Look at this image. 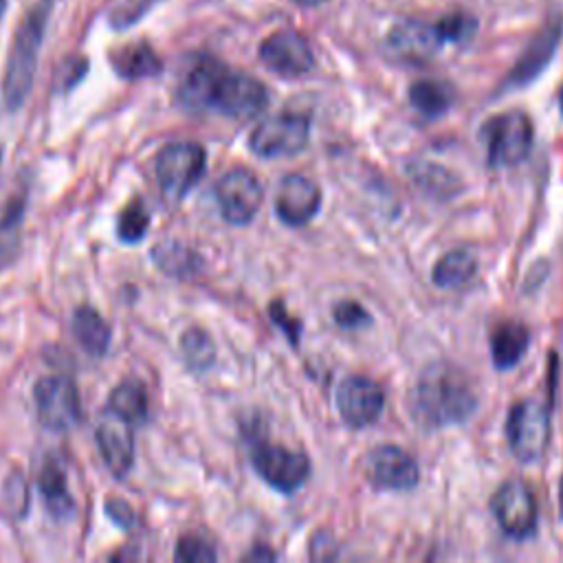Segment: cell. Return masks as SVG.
Wrapping results in <instances>:
<instances>
[{
	"instance_id": "obj_33",
	"label": "cell",
	"mask_w": 563,
	"mask_h": 563,
	"mask_svg": "<svg viewBox=\"0 0 563 563\" xmlns=\"http://www.w3.org/2000/svg\"><path fill=\"white\" fill-rule=\"evenodd\" d=\"M332 317H334L336 325H341L345 330H358V328H363V325H367L372 321L369 312L358 301H352V299L339 301L332 308Z\"/></svg>"
},
{
	"instance_id": "obj_15",
	"label": "cell",
	"mask_w": 563,
	"mask_h": 563,
	"mask_svg": "<svg viewBox=\"0 0 563 563\" xmlns=\"http://www.w3.org/2000/svg\"><path fill=\"white\" fill-rule=\"evenodd\" d=\"M444 40L435 24H427L420 20H405L387 33L383 48L385 53L402 64H427L438 55Z\"/></svg>"
},
{
	"instance_id": "obj_3",
	"label": "cell",
	"mask_w": 563,
	"mask_h": 563,
	"mask_svg": "<svg viewBox=\"0 0 563 563\" xmlns=\"http://www.w3.org/2000/svg\"><path fill=\"white\" fill-rule=\"evenodd\" d=\"M51 13H53V0H37L22 15L15 29L7 68H4V79H2V99L7 110L11 112L22 108V103L26 101L33 88L37 55L44 42Z\"/></svg>"
},
{
	"instance_id": "obj_29",
	"label": "cell",
	"mask_w": 563,
	"mask_h": 563,
	"mask_svg": "<svg viewBox=\"0 0 563 563\" xmlns=\"http://www.w3.org/2000/svg\"><path fill=\"white\" fill-rule=\"evenodd\" d=\"M409 174L413 178V183L422 189V191H429L433 196H453L457 191V180L451 172H446L444 167L440 165H433V163H416L409 167Z\"/></svg>"
},
{
	"instance_id": "obj_18",
	"label": "cell",
	"mask_w": 563,
	"mask_h": 563,
	"mask_svg": "<svg viewBox=\"0 0 563 563\" xmlns=\"http://www.w3.org/2000/svg\"><path fill=\"white\" fill-rule=\"evenodd\" d=\"M95 438H97V446H99V453H101L108 471L117 479H123L134 464L132 424L128 420H123L121 416H117L114 411L106 409L95 429Z\"/></svg>"
},
{
	"instance_id": "obj_8",
	"label": "cell",
	"mask_w": 563,
	"mask_h": 563,
	"mask_svg": "<svg viewBox=\"0 0 563 563\" xmlns=\"http://www.w3.org/2000/svg\"><path fill=\"white\" fill-rule=\"evenodd\" d=\"M490 510L501 532L515 541H523L537 530V499L532 488L519 477H510L497 486Z\"/></svg>"
},
{
	"instance_id": "obj_28",
	"label": "cell",
	"mask_w": 563,
	"mask_h": 563,
	"mask_svg": "<svg viewBox=\"0 0 563 563\" xmlns=\"http://www.w3.org/2000/svg\"><path fill=\"white\" fill-rule=\"evenodd\" d=\"M152 222V213L145 207V202L141 198H132L119 213L117 220V235L121 242L125 244H134L141 242L150 229Z\"/></svg>"
},
{
	"instance_id": "obj_7",
	"label": "cell",
	"mask_w": 563,
	"mask_h": 563,
	"mask_svg": "<svg viewBox=\"0 0 563 563\" xmlns=\"http://www.w3.org/2000/svg\"><path fill=\"white\" fill-rule=\"evenodd\" d=\"M310 139V119L299 112H279L260 121L251 136L249 150L262 158L299 154Z\"/></svg>"
},
{
	"instance_id": "obj_41",
	"label": "cell",
	"mask_w": 563,
	"mask_h": 563,
	"mask_svg": "<svg viewBox=\"0 0 563 563\" xmlns=\"http://www.w3.org/2000/svg\"><path fill=\"white\" fill-rule=\"evenodd\" d=\"M0 167H2V147H0Z\"/></svg>"
},
{
	"instance_id": "obj_17",
	"label": "cell",
	"mask_w": 563,
	"mask_h": 563,
	"mask_svg": "<svg viewBox=\"0 0 563 563\" xmlns=\"http://www.w3.org/2000/svg\"><path fill=\"white\" fill-rule=\"evenodd\" d=\"M561 35H563V20H561V15L554 13L528 42V46L519 55L517 64L508 73L506 86L521 88V86L534 81L543 73V68L550 64V59L554 57Z\"/></svg>"
},
{
	"instance_id": "obj_21",
	"label": "cell",
	"mask_w": 563,
	"mask_h": 563,
	"mask_svg": "<svg viewBox=\"0 0 563 563\" xmlns=\"http://www.w3.org/2000/svg\"><path fill=\"white\" fill-rule=\"evenodd\" d=\"M37 486H40V495H42L48 512L55 519H66L68 515H73L75 499L68 488L66 471L55 457H46L42 462L40 475H37Z\"/></svg>"
},
{
	"instance_id": "obj_9",
	"label": "cell",
	"mask_w": 563,
	"mask_h": 563,
	"mask_svg": "<svg viewBox=\"0 0 563 563\" xmlns=\"http://www.w3.org/2000/svg\"><path fill=\"white\" fill-rule=\"evenodd\" d=\"M33 398L40 422L51 431H68L81 420V398L68 376L51 374L37 378Z\"/></svg>"
},
{
	"instance_id": "obj_26",
	"label": "cell",
	"mask_w": 563,
	"mask_h": 563,
	"mask_svg": "<svg viewBox=\"0 0 563 563\" xmlns=\"http://www.w3.org/2000/svg\"><path fill=\"white\" fill-rule=\"evenodd\" d=\"M475 257L466 249H453L435 262L431 279L438 288H457L464 286L475 275Z\"/></svg>"
},
{
	"instance_id": "obj_12",
	"label": "cell",
	"mask_w": 563,
	"mask_h": 563,
	"mask_svg": "<svg viewBox=\"0 0 563 563\" xmlns=\"http://www.w3.org/2000/svg\"><path fill=\"white\" fill-rule=\"evenodd\" d=\"M262 64L279 77H303L314 68V53L308 40L295 29H277L262 40L257 51Z\"/></svg>"
},
{
	"instance_id": "obj_2",
	"label": "cell",
	"mask_w": 563,
	"mask_h": 563,
	"mask_svg": "<svg viewBox=\"0 0 563 563\" xmlns=\"http://www.w3.org/2000/svg\"><path fill=\"white\" fill-rule=\"evenodd\" d=\"M477 409L471 376L446 361L427 365L413 385V413L427 427L466 422Z\"/></svg>"
},
{
	"instance_id": "obj_4",
	"label": "cell",
	"mask_w": 563,
	"mask_h": 563,
	"mask_svg": "<svg viewBox=\"0 0 563 563\" xmlns=\"http://www.w3.org/2000/svg\"><path fill=\"white\" fill-rule=\"evenodd\" d=\"M490 167H510L528 158L534 128L523 110H506L490 117L482 128Z\"/></svg>"
},
{
	"instance_id": "obj_35",
	"label": "cell",
	"mask_w": 563,
	"mask_h": 563,
	"mask_svg": "<svg viewBox=\"0 0 563 563\" xmlns=\"http://www.w3.org/2000/svg\"><path fill=\"white\" fill-rule=\"evenodd\" d=\"M268 312H271V321H273L275 325H279V328L286 332L288 341L297 343V339H299V330H301V323H299L297 319H292V317L284 310V306H282L279 301L271 303Z\"/></svg>"
},
{
	"instance_id": "obj_5",
	"label": "cell",
	"mask_w": 563,
	"mask_h": 563,
	"mask_svg": "<svg viewBox=\"0 0 563 563\" xmlns=\"http://www.w3.org/2000/svg\"><path fill=\"white\" fill-rule=\"evenodd\" d=\"M506 438L519 462H537L550 440V405L543 398L517 400L506 418Z\"/></svg>"
},
{
	"instance_id": "obj_36",
	"label": "cell",
	"mask_w": 563,
	"mask_h": 563,
	"mask_svg": "<svg viewBox=\"0 0 563 563\" xmlns=\"http://www.w3.org/2000/svg\"><path fill=\"white\" fill-rule=\"evenodd\" d=\"M106 512L110 515V519H114L119 526H123L125 530L134 523V512H132V506L125 504L123 499H108L106 501Z\"/></svg>"
},
{
	"instance_id": "obj_24",
	"label": "cell",
	"mask_w": 563,
	"mask_h": 563,
	"mask_svg": "<svg viewBox=\"0 0 563 563\" xmlns=\"http://www.w3.org/2000/svg\"><path fill=\"white\" fill-rule=\"evenodd\" d=\"M108 409L128 420L132 427L143 424L150 413V398L145 385L136 378L121 380L108 396Z\"/></svg>"
},
{
	"instance_id": "obj_32",
	"label": "cell",
	"mask_w": 563,
	"mask_h": 563,
	"mask_svg": "<svg viewBox=\"0 0 563 563\" xmlns=\"http://www.w3.org/2000/svg\"><path fill=\"white\" fill-rule=\"evenodd\" d=\"M174 559L176 561H185V563H211V561L218 559V554H216V550L202 537L185 534L176 543Z\"/></svg>"
},
{
	"instance_id": "obj_20",
	"label": "cell",
	"mask_w": 563,
	"mask_h": 563,
	"mask_svg": "<svg viewBox=\"0 0 563 563\" xmlns=\"http://www.w3.org/2000/svg\"><path fill=\"white\" fill-rule=\"evenodd\" d=\"M110 64L114 73L123 79H147L163 70V62L152 44L145 40L128 42L110 53Z\"/></svg>"
},
{
	"instance_id": "obj_22",
	"label": "cell",
	"mask_w": 563,
	"mask_h": 563,
	"mask_svg": "<svg viewBox=\"0 0 563 563\" xmlns=\"http://www.w3.org/2000/svg\"><path fill=\"white\" fill-rule=\"evenodd\" d=\"M409 103L424 119H438L455 103V88L444 79H418L409 86Z\"/></svg>"
},
{
	"instance_id": "obj_19",
	"label": "cell",
	"mask_w": 563,
	"mask_h": 563,
	"mask_svg": "<svg viewBox=\"0 0 563 563\" xmlns=\"http://www.w3.org/2000/svg\"><path fill=\"white\" fill-rule=\"evenodd\" d=\"M530 345V328L519 319L497 321L490 330V358L497 369L515 367Z\"/></svg>"
},
{
	"instance_id": "obj_27",
	"label": "cell",
	"mask_w": 563,
	"mask_h": 563,
	"mask_svg": "<svg viewBox=\"0 0 563 563\" xmlns=\"http://www.w3.org/2000/svg\"><path fill=\"white\" fill-rule=\"evenodd\" d=\"M183 361L191 372H207L216 363V345L207 330L187 328L180 336Z\"/></svg>"
},
{
	"instance_id": "obj_38",
	"label": "cell",
	"mask_w": 563,
	"mask_h": 563,
	"mask_svg": "<svg viewBox=\"0 0 563 563\" xmlns=\"http://www.w3.org/2000/svg\"><path fill=\"white\" fill-rule=\"evenodd\" d=\"M297 4H301V7H319V4H323L325 0H295Z\"/></svg>"
},
{
	"instance_id": "obj_11",
	"label": "cell",
	"mask_w": 563,
	"mask_h": 563,
	"mask_svg": "<svg viewBox=\"0 0 563 563\" xmlns=\"http://www.w3.org/2000/svg\"><path fill=\"white\" fill-rule=\"evenodd\" d=\"M251 464L268 486L284 495L301 488L310 475V460L282 444L260 442L251 453Z\"/></svg>"
},
{
	"instance_id": "obj_40",
	"label": "cell",
	"mask_w": 563,
	"mask_h": 563,
	"mask_svg": "<svg viewBox=\"0 0 563 563\" xmlns=\"http://www.w3.org/2000/svg\"><path fill=\"white\" fill-rule=\"evenodd\" d=\"M559 106H561V114H563V86H561V92H559Z\"/></svg>"
},
{
	"instance_id": "obj_37",
	"label": "cell",
	"mask_w": 563,
	"mask_h": 563,
	"mask_svg": "<svg viewBox=\"0 0 563 563\" xmlns=\"http://www.w3.org/2000/svg\"><path fill=\"white\" fill-rule=\"evenodd\" d=\"M246 559H255V561L266 559V561H273V559H275V552L268 550V548H264V545H257V548H253V552L246 554Z\"/></svg>"
},
{
	"instance_id": "obj_1",
	"label": "cell",
	"mask_w": 563,
	"mask_h": 563,
	"mask_svg": "<svg viewBox=\"0 0 563 563\" xmlns=\"http://www.w3.org/2000/svg\"><path fill=\"white\" fill-rule=\"evenodd\" d=\"M176 97L187 110H213L231 119H251L268 106V90L260 79L233 70L205 53L187 62L176 86Z\"/></svg>"
},
{
	"instance_id": "obj_13",
	"label": "cell",
	"mask_w": 563,
	"mask_h": 563,
	"mask_svg": "<svg viewBox=\"0 0 563 563\" xmlns=\"http://www.w3.org/2000/svg\"><path fill=\"white\" fill-rule=\"evenodd\" d=\"M336 409L345 424L354 429L369 427L385 407V394L376 380L363 374L345 376L336 387Z\"/></svg>"
},
{
	"instance_id": "obj_16",
	"label": "cell",
	"mask_w": 563,
	"mask_h": 563,
	"mask_svg": "<svg viewBox=\"0 0 563 563\" xmlns=\"http://www.w3.org/2000/svg\"><path fill=\"white\" fill-rule=\"evenodd\" d=\"M321 207L319 185L301 174H288L279 180L275 194V213L286 227L308 224Z\"/></svg>"
},
{
	"instance_id": "obj_31",
	"label": "cell",
	"mask_w": 563,
	"mask_h": 563,
	"mask_svg": "<svg viewBox=\"0 0 563 563\" xmlns=\"http://www.w3.org/2000/svg\"><path fill=\"white\" fill-rule=\"evenodd\" d=\"M435 29L440 31L444 42H466L477 31V20L466 11H453L435 22Z\"/></svg>"
},
{
	"instance_id": "obj_23",
	"label": "cell",
	"mask_w": 563,
	"mask_h": 563,
	"mask_svg": "<svg viewBox=\"0 0 563 563\" xmlns=\"http://www.w3.org/2000/svg\"><path fill=\"white\" fill-rule=\"evenodd\" d=\"M73 334L90 356H103L110 347V325L92 306H79L73 312Z\"/></svg>"
},
{
	"instance_id": "obj_30",
	"label": "cell",
	"mask_w": 563,
	"mask_h": 563,
	"mask_svg": "<svg viewBox=\"0 0 563 563\" xmlns=\"http://www.w3.org/2000/svg\"><path fill=\"white\" fill-rule=\"evenodd\" d=\"M24 205H26V189L18 191L11 200H7L4 211L0 216V253H7L13 249L22 218H24Z\"/></svg>"
},
{
	"instance_id": "obj_39",
	"label": "cell",
	"mask_w": 563,
	"mask_h": 563,
	"mask_svg": "<svg viewBox=\"0 0 563 563\" xmlns=\"http://www.w3.org/2000/svg\"><path fill=\"white\" fill-rule=\"evenodd\" d=\"M4 9H7V0H0V20L4 15Z\"/></svg>"
},
{
	"instance_id": "obj_6",
	"label": "cell",
	"mask_w": 563,
	"mask_h": 563,
	"mask_svg": "<svg viewBox=\"0 0 563 563\" xmlns=\"http://www.w3.org/2000/svg\"><path fill=\"white\" fill-rule=\"evenodd\" d=\"M207 165V152L196 141L167 143L156 154V180L161 194L169 200H183L200 180Z\"/></svg>"
},
{
	"instance_id": "obj_14",
	"label": "cell",
	"mask_w": 563,
	"mask_h": 563,
	"mask_svg": "<svg viewBox=\"0 0 563 563\" xmlns=\"http://www.w3.org/2000/svg\"><path fill=\"white\" fill-rule=\"evenodd\" d=\"M365 477L383 490H409L420 479L418 462L396 444H378L365 455Z\"/></svg>"
},
{
	"instance_id": "obj_25",
	"label": "cell",
	"mask_w": 563,
	"mask_h": 563,
	"mask_svg": "<svg viewBox=\"0 0 563 563\" xmlns=\"http://www.w3.org/2000/svg\"><path fill=\"white\" fill-rule=\"evenodd\" d=\"M152 260L165 275L178 277V279L191 277L202 264L196 251H191L189 246L176 240L156 242V246L152 249Z\"/></svg>"
},
{
	"instance_id": "obj_10",
	"label": "cell",
	"mask_w": 563,
	"mask_h": 563,
	"mask_svg": "<svg viewBox=\"0 0 563 563\" xmlns=\"http://www.w3.org/2000/svg\"><path fill=\"white\" fill-rule=\"evenodd\" d=\"M213 191L222 218L235 227L249 224L264 202V187L260 178L240 165L227 169L218 178Z\"/></svg>"
},
{
	"instance_id": "obj_34",
	"label": "cell",
	"mask_w": 563,
	"mask_h": 563,
	"mask_svg": "<svg viewBox=\"0 0 563 563\" xmlns=\"http://www.w3.org/2000/svg\"><path fill=\"white\" fill-rule=\"evenodd\" d=\"M154 2H158V0H125L119 9L112 11L110 22L117 24V29H125L130 22L139 20Z\"/></svg>"
}]
</instances>
